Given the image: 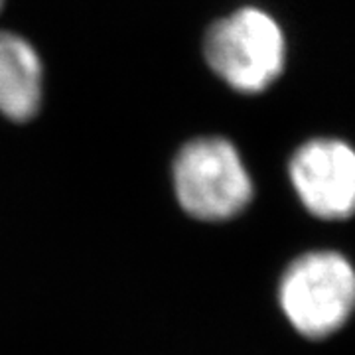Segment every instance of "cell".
I'll return each mask as SVG.
<instances>
[{"label":"cell","mask_w":355,"mask_h":355,"mask_svg":"<svg viewBox=\"0 0 355 355\" xmlns=\"http://www.w3.org/2000/svg\"><path fill=\"white\" fill-rule=\"evenodd\" d=\"M291 180L306 207L322 219L355 214V150L342 140L316 139L291 160Z\"/></svg>","instance_id":"277c9868"},{"label":"cell","mask_w":355,"mask_h":355,"mask_svg":"<svg viewBox=\"0 0 355 355\" xmlns=\"http://www.w3.org/2000/svg\"><path fill=\"white\" fill-rule=\"evenodd\" d=\"M44 65L36 48L10 30H0V114L28 123L42 109Z\"/></svg>","instance_id":"5b68a950"},{"label":"cell","mask_w":355,"mask_h":355,"mask_svg":"<svg viewBox=\"0 0 355 355\" xmlns=\"http://www.w3.org/2000/svg\"><path fill=\"white\" fill-rule=\"evenodd\" d=\"M280 306L308 338L338 331L355 310V270L342 254L308 253L296 259L280 282Z\"/></svg>","instance_id":"3957f363"},{"label":"cell","mask_w":355,"mask_h":355,"mask_svg":"<svg viewBox=\"0 0 355 355\" xmlns=\"http://www.w3.org/2000/svg\"><path fill=\"white\" fill-rule=\"evenodd\" d=\"M4 4H6V0H0V12H2V8H4Z\"/></svg>","instance_id":"8992f818"},{"label":"cell","mask_w":355,"mask_h":355,"mask_svg":"<svg viewBox=\"0 0 355 355\" xmlns=\"http://www.w3.org/2000/svg\"><path fill=\"white\" fill-rule=\"evenodd\" d=\"M174 190L182 209L200 221H227L253 200V180L225 139L186 142L174 160Z\"/></svg>","instance_id":"6da1fadb"},{"label":"cell","mask_w":355,"mask_h":355,"mask_svg":"<svg viewBox=\"0 0 355 355\" xmlns=\"http://www.w3.org/2000/svg\"><path fill=\"white\" fill-rule=\"evenodd\" d=\"M203 55L211 71L229 87L261 93L282 73L286 44L272 16L247 6L207 30Z\"/></svg>","instance_id":"7a4b0ae2"}]
</instances>
